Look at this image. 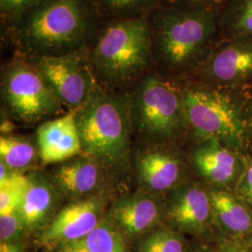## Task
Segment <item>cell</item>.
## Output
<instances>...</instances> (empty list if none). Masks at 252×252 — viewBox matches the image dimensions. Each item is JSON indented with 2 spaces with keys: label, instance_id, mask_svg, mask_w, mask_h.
I'll return each instance as SVG.
<instances>
[{
  "label": "cell",
  "instance_id": "6da1fadb",
  "mask_svg": "<svg viewBox=\"0 0 252 252\" xmlns=\"http://www.w3.org/2000/svg\"><path fill=\"white\" fill-rule=\"evenodd\" d=\"M12 36L25 56L60 55L86 48L93 17L84 0H37L12 23Z\"/></svg>",
  "mask_w": 252,
  "mask_h": 252
},
{
  "label": "cell",
  "instance_id": "7a4b0ae2",
  "mask_svg": "<svg viewBox=\"0 0 252 252\" xmlns=\"http://www.w3.org/2000/svg\"><path fill=\"white\" fill-rule=\"evenodd\" d=\"M76 124L83 155L108 171L126 169L134 135L128 94L105 89L97 83L77 109Z\"/></svg>",
  "mask_w": 252,
  "mask_h": 252
},
{
  "label": "cell",
  "instance_id": "3957f363",
  "mask_svg": "<svg viewBox=\"0 0 252 252\" xmlns=\"http://www.w3.org/2000/svg\"><path fill=\"white\" fill-rule=\"evenodd\" d=\"M96 79L110 85L133 81L153 59L151 24L143 15L117 20L106 27L90 52Z\"/></svg>",
  "mask_w": 252,
  "mask_h": 252
},
{
  "label": "cell",
  "instance_id": "277c9868",
  "mask_svg": "<svg viewBox=\"0 0 252 252\" xmlns=\"http://www.w3.org/2000/svg\"><path fill=\"white\" fill-rule=\"evenodd\" d=\"M151 30L153 54L168 66L184 67L197 61L207 50L216 32V14L192 2L159 12Z\"/></svg>",
  "mask_w": 252,
  "mask_h": 252
},
{
  "label": "cell",
  "instance_id": "5b68a950",
  "mask_svg": "<svg viewBox=\"0 0 252 252\" xmlns=\"http://www.w3.org/2000/svg\"><path fill=\"white\" fill-rule=\"evenodd\" d=\"M129 97L134 134L146 143L168 141L188 125L184 91L157 75L144 76Z\"/></svg>",
  "mask_w": 252,
  "mask_h": 252
},
{
  "label": "cell",
  "instance_id": "8992f818",
  "mask_svg": "<svg viewBox=\"0 0 252 252\" xmlns=\"http://www.w3.org/2000/svg\"><path fill=\"white\" fill-rule=\"evenodd\" d=\"M1 94L9 113L26 124L56 115L63 106L36 66L21 54L4 69Z\"/></svg>",
  "mask_w": 252,
  "mask_h": 252
},
{
  "label": "cell",
  "instance_id": "52a82bcc",
  "mask_svg": "<svg viewBox=\"0 0 252 252\" xmlns=\"http://www.w3.org/2000/svg\"><path fill=\"white\" fill-rule=\"evenodd\" d=\"M184 106L188 125L199 137L216 139L227 147L241 144L245 118L228 94L206 87H189L184 90Z\"/></svg>",
  "mask_w": 252,
  "mask_h": 252
},
{
  "label": "cell",
  "instance_id": "ba28073f",
  "mask_svg": "<svg viewBox=\"0 0 252 252\" xmlns=\"http://www.w3.org/2000/svg\"><path fill=\"white\" fill-rule=\"evenodd\" d=\"M26 57L44 77L68 111L81 108L98 83L91 63L90 52L86 48L70 54Z\"/></svg>",
  "mask_w": 252,
  "mask_h": 252
},
{
  "label": "cell",
  "instance_id": "9c48e42d",
  "mask_svg": "<svg viewBox=\"0 0 252 252\" xmlns=\"http://www.w3.org/2000/svg\"><path fill=\"white\" fill-rule=\"evenodd\" d=\"M106 201L102 196L72 201L55 214L44 228L39 243L57 249L80 239L99 225L105 216Z\"/></svg>",
  "mask_w": 252,
  "mask_h": 252
},
{
  "label": "cell",
  "instance_id": "30bf717a",
  "mask_svg": "<svg viewBox=\"0 0 252 252\" xmlns=\"http://www.w3.org/2000/svg\"><path fill=\"white\" fill-rule=\"evenodd\" d=\"M107 218L127 240H138L160 226L165 218L164 203L145 190H137L114 200Z\"/></svg>",
  "mask_w": 252,
  "mask_h": 252
},
{
  "label": "cell",
  "instance_id": "8fae6325",
  "mask_svg": "<svg viewBox=\"0 0 252 252\" xmlns=\"http://www.w3.org/2000/svg\"><path fill=\"white\" fill-rule=\"evenodd\" d=\"M165 218L178 232L201 236L214 218L210 194L196 184H180L168 191Z\"/></svg>",
  "mask_w": 252,
  "mask_h": 252
},
{
  "label": "cell",
  "instance_id": "7c38bea8",
  "mask_svg": "<svg viewBox=\"0 0 252 252\" xmlns=\"http://www.w3.org/2000/svg\"><path fill=\"white\" fill-rule=\"evenodd\" d=\"M108 171L97 161L83 154L62 162L54 182L61 194L72 201L101 196L108 184Z\"/></svg>",
  "mask_w": 252,
  "mask_h": 252
},
{
  "label": "cell",
  "instance_id": "4fadbf2b",
  "mask_svg": "<svg viewBox=\"0 0 252 252\" xmlns=\"http://www.w3.org/2000/svg\"><path fill=\"white\" fill-rule=\"evenodd\" d=\"M76 111L47 121L37 128L36 143L43 163L63 162L82 154Z\"/></svg>",
  "mask_w": 252,
  "mask_h": 252
},
{
  "label": "cell",
  "instance_id": "5bb4252c",
  "mask_svg": "<svg viewBox=\"0 0 252 252\" xmlns=\"http://www.w3.org/2000/svg\"><path fill=\"white\" fill-rule=\"evenodd\" d=\"M205 76L220 83H237L252 77V41L237 39L218 46L202 64Z\"/></svg>",
  "mask_w": 252,
  "mask_h": 252
},
{
  "label": "cell",
  "instance_id": "9a60e30c",
  "mask_svg": "<svg viewBox=\"0 0 252 252\" xmlns=\"http://www.w3.org/2000/svg\"><path fill=\"white\" fill-rule=\"evenodd\" d=\"M138 181L142 189L152 194L169 191L179 185L181 163L171 153L157 149L140 153L135 162Z\"/></svg>",
  "mask_w": 252,
  "mask_h": 252
},
{
  "label": "cell",
  "instance_id": "2e32d148",
  "mask_svg": "<svg viewBox=\"0 0 252 252\" xmlns=\"http://www.w3.org/2000/svg\"><path fill=\"white\" fill-rule=\"evenodd\" d=\"M59 193L54 180H46L41 176H30V185L19 209L27 231L40 229L51 222Z\"/></svg>",
  "mask_w": 252,
  "mask_h": 252
},
{
  "label": "cell",
  "instance_id": "e0dca14e",
  "mask_svg": "<svg viewBox=\"0 0 252 252\" xmlns=\"http://www.w3.org/2000/svg\"><path fill=\"white\" fill-rule=\"evenodd\" d=\"M192 162L206 180L218 185L230 183L238 169L236 155L216 139L205 140L193 153Z\"/></svg>",
  "mask_w": 252,
  "mask_h": 252
},
{
  "label": "cell",
  "instance_id": "ac0fdd59",
  "mask_svg": "<svg viewBox=\"0 0 252 252\" xmlns=\"http://www.w3.org/2000/svg\"><path fill=\"white\" fill-rule=\"evenodd\" d=\"M214 218L230 239L242 241L252 235V212L243 202L231 192L212 190L209 192Z\"/></svg>",
  "mask_w": 252,
  "mask_h": 252
},
{
  "label": "cell",
  "instance_id": "d6986e66",
  "mask_svg": "<svg viewBox=\"0 0 252 252\" xmlns=\"http://www.w3.org/2000/svg\"><path fill=\"white\" fill-rule=\"evenodd\" d=\"M56 250L57 252H130L125 237L107 216L89 234Z\"/></svg>",
  "mask_w": 252,
  "mask_h": 252
},
{
  "label": "cell",
  "instance_id": "ffe728a7",
  "mask_svg": "<svg viewBox=\"0 0 252 252\" xmlns=\"http://www.w3.org/2000/svg\"><path fill=\"white\" fill-rule=\"evenodd\" d=\"M39 156L38 149L24 137L2 135L0 138L1 162H5L14 171L26 170L32 166Z\"/></svg>",
  "mask_w": 252,
  "mask_h": 252
},
{
  "label": "cell",
  "instance_id": "44dd1931",
  "mask_svg": "<svg viewBox=\"0 0 252 252\" xmlns=\"http://www.w3.org/2000/svg\"><path fill=\"white\" fill-rule=\"evenodd\" d=\"M136 241V252H187L184 238L173 228L158 226Z\"/></svg>",
  "mask_w": 252,
  "mask_h": 252
},
{
  "label": "cell",
  "instance_id": "7402d4cb",
  "mask_svg": "<svg viewBox=\"0 0 252 252\" xmlns=\"http://www.w3.org/2000/svg\"><path fill=\"white\" fill-rule=\"evenodd\" d=\"M29 185L30 177L19 172L0 181V215L19 211Z\"/></svg>",
  "mask_w": 252,
  "mask_h": 252
},
{
  "label": "cell",
  "instance_id": "603a6c76",
  "mask_svg": "<svg viewBox=\"0 0 252 252\" xmlns=\"http://www.w3.org/2000/svg\"><path fill=\"white\" fill-rule=\"evenodd\" d=\"M27 228L19 211L0 215V242L21 241Z\"/></svg>",
  "mask_w": 252,
  "mask_h": 252
},
{
  "label": "cell",
  "instance_id": "cb8c5ba5",
  "mask_svg": "<svg viewBox=\"0 0 252 252\" xmlns=\"http://www.w3.org/2000/svg\"><path fill=\"white\" fill-rule=\"evenodd\" d=\"M156 0H94L96 5L107 12L114 14H133L147 9Z\"/></svg>",
  "mask_w": 252,
  "mask_h": 252
},
{
  "label": "cell",
  "instance_id": "d4e9b609",
  "mask_svg": "<svg viewBox=\"0 0 252 252\" xmlns=\"http://www.w3.org/2000/svg\"><path fill=\"white\" fill-rule=\"evenodd\" d=\"M232 27L240 36H252V0H239L234 10Z\"/></svg>",
  "mask_w": 252,
  "mask_h": 252
},
{
  "label": "cell",
  "instance_id": "484cf974",
  "mask_svg": "<svg viewBox=\"0 0 252 252\" xmlns=\"http://www.w3.org/2000/svg\"><path fill=\"white\" fill-rule=\"evenodd\" d=\"M36 1L37 0H0L1 15L12 23L33 6Z\"/></svg>",
  "mask_w": 252,
  "mask_h": 252
},
{
  "label": "cell",
  "instance_id": "4316f807",
  "mask_svg": "<svg viewBox=\"0 0 252 252\" xmlns=\"http://www.w3.org/2000/svg\"><path fill=\"white\" fill-rule=\"evenodd\" d=\"M238 189L242 197L252 204V163L244 172Z\"/></svg>",
  "mask_w": 252,
  "mask_h": 252
},
{
  "label": "cell",
  "instance_id": "83f0119b",
  "mask_svg": "<svg viewBox=\"0 0 252 252\" xmlns=\"http://www.w3.org/2000/svg\"><path fill=\"white\" fill-rule=\"evenodd\" d=\"M249 246L242 241L226 239L214 252H249Z\"/></svg>",
  "mask_w": 252,
  "mask_h": 252
},
{
  "label": "cell",
  "instance_id": "f1b7e54d",
  "mask_svg": "<svg viewBox=\"0 0 252 252\" xmlns=\"http://www.w3.org/2000/svg\"><path fill=\"white\" fill-rule=\"evenodd\" d=\"M0 252H25L23 240L15 242H0Z\"/></svg>",
  "mask_w": 252,
  "mask_h": 252
},
{
  "label": "cell",
  "instance_id": "f546056e",
  "mask_svg": "<svg viewBox=\"0 0 252 252\" xmlns=\"http://www.w3.org/2000/svg\"><path fill=\"white\" fill-rule=\"evenodd\" d=\"M216 1H220V0H193V3H197V4H201V5H205L206 3H214Z\"/></svg>",
  "mask_w": 252,
  "mask_h": 252
},
{
  "label": "cell",
  "instance_id": "4dcf8cb0",
  "mask_svg": "<svg viewBox=\"0 0 252 252\" xmlns=\"http://www.w3.org/2000/svg\"><path fill=\"white\" fill-rule=\"evenodd\" d=\"M193 252H209L208 250H206V249H198V250H196V251H194Z\"/></svg>",
  "mask_w": 252,
  "mask_h": 252
},
{
  "label": "cell",
  "instance_id": "1f68e13d",
  "mask_svg": "<svg viewBox=\"0 0 252 252\" xmlns=\"http://www.w3.org/2000/svg\"><path fill=\"white\" fill-rule=\"evenodd\" d=\"M249 252H252V243L249 246Z\"/></svg>",
  "mask_w": 252,
  "mask_h": 252
}]
</instances>
